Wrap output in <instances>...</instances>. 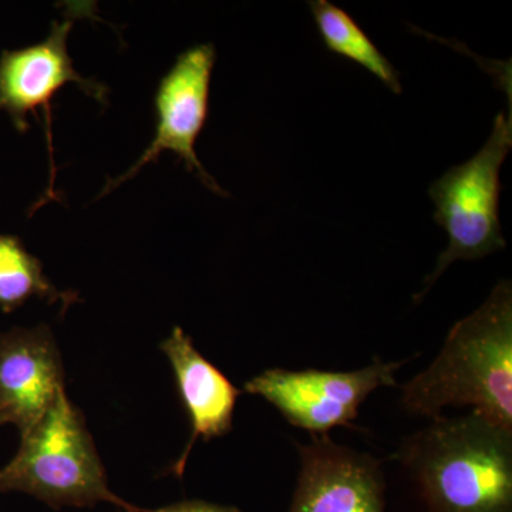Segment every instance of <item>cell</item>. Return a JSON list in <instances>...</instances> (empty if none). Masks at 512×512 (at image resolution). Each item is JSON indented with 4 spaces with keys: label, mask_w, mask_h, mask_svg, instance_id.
I'll return each mask as SVG.
<instances>
[{
    "label": "cell",
    "mask_w": 512,
    "mask_h": 512,
    "mask_svg": "<svg viewBox=\"0 0 512 512\" xmlns=\"http://www.w3.org/2000/svg\"><path fill=\"white\" fill-rule=\"evenodd\" d=\"M407 412L431 420L446 407L512 431V285L501 281L476 312L448 333L433 363L402 387Z\"/></svg>",
    "instance_id": "1"
},
{
    "label": "cell",
    "mask_w": 512,
    "mask_h": 512,
    "mask_svg": "<svg viewBox=\"0 0 512 512\" xmlns=\"http://www.w3.org/2000/svg\"><path fill=\"white\" fill-rule=\"evenodd\" d=\"M394 460L419 484L427 512H512V431L480 414L433 420Z\"/></svg>",
    "instance_id": "2"
},
{
    "label": "cell",
    "mask_w": 512,
    "mask_h": 512,
    "mask_svg": "<svg viewBox=\"0 0 512 512\" xmlns=\"http://www.w3.org/2000/svg\"><path fill=\"white\" fill-rule=\"evenodd\" d=\"M20 491L53 508L111 503L137 512L113 493L82 413L59 393L42 419L22 436L18 454L0 470V493Z\"/></svg>",
    "instance_id": "3"
},
{
    "label": "cell",
    "mask_w": 512,
    "mask_h": 512,
    "mask_svg": "<svg viewBox=\"0 0 512 512\" xmlns=\"http://www.w3.org/2000/svg\"><path fill=\"white\" fill-rule=\"evenodd\" d=\"M511 147L510 109L508 116L501 111L495 117L491 136L476 156L450 168L431 184L429 195L436 205L433 218L437 225L446 229L448 245L414 301L420 302L454 262L476 261L507 247L498 204L503 188L500 170Z\"/></svg>",
    "instance_id": "4"
},
{
    "label": "cell",
    "mask_w": 512,
    "mask_h": 512,
    "mask_svg": "<svg viewBox=\"0 0 512 512\" xmlns=\"http://www.w3.org/2000/svg\"><path fill=\"white\" fill-rule=\"evenodd\" d=\"M80 18L76 6H69L62 20H53L52 29L43 42L18 50H3L0 55V110L8 113L19 133L29 130V114L39 119L37 110H43L47 151L50 160V183L37 208L60 201L55 190L56 163L52 133V101L67 83H74L87 96L106 106L107 87L96 80L86 79L73 66L67 52V39L76 19Z\"/></svg>",
    "instance_id": "5"
},
{
    "label": "cell",
    "mask_w": 512,
    "mask_h": 512,
    "mask_svg": "<svg viewBox=\"0 0 512 512\" xmlns=\"http://www.w3.org/2000/svg\"><path fill=\"white\" fill-rule=\"evenodd\" d=\"M407 360L382 362L352 372L268 369L245 383L244 390L272 404L292 426L328 436L336 427H352L360 407L380 387L396 386Z\"/></svg>",
    "instance_id": "6"
},
{
    "label": "cell",
    "mask_w": 512,
    "mask_h": 512,
    "mask_svg": "<svg viewBox=\"0 0 512 512\" xmlns=\"http://www.w3.org/2000/svg\"><path fill=\"white\" fill-rule=\"evenodd\" d=\"M215 47L212 43L185 50L175 60L170 72L158 84L156 93V136L138 161L126 173L109 180L100 197L117 190L136 177L148 163H156L164 151L177 154L190 173L197 175L208 190L229 197L217 181L205 170L195 153V143L208 119L210 87L214 69Z\"/></svg>",
    "instance_id": "7"
},
{
    "label": "cell",
    "mask_w": 512,
    "mask_h": 512,
    "mask_svg": "<svg viewBox=\"0 0 512 512\" xmlns=\"http://www.w3.org/2000/svg\"><path fill=\"white\" fill-rule=\"evenodd\" d=\"M298 448L301 471L289 512H386L377 458L340 446L329 434Z\"/></svg>",
    "instance_id": "8"
},
{
    "label": "cell",
    "mask_w": 512,
    "mask_h": 512,
    "mask_svg": "<svg viewBox=\"0 0 512 512\" xmlns=\"http://www.w3.org/2000/svg\"><path fill=\"white\" fill-rule=\"evenodd\" d=\"M64 390L62 356L47 326L0 333V423L28 433Z\"/></svg>",
    "instance_id": "9"
},
{
    "label": "cell",
    "mask_w": 512,
    "mask_h": 512,
    "mask_svg": "<svg viewBox=\"0 0 512 512\" xmlns=\"http://www.w3.org/2000/svg\"><path fill=\"white\" fill-rule=\"evenodd\" d=\"M161 350L173 366L178 390L191 420L190 440L173 468L175 476L181 477L198 439L210 441L232 430L235 406L241 392L195 349L183 329L174 328L161 345Z\"/></svg>",
    "instance_id": "10"
},
{
    "label": "cell",
    "mask_w": 512,
    "mask_h": 512,
    "mask_svg": "<svg viewBox=\"0 0 512 512\" xmlns=\"http://www.w3.org/2000/svg\"><path fill=\"white\" fill-rule=\"evenodd\" d=\"M313 19L330 53L346 57L377 77L394 94H402L400 74L355 19L328 0L309 2Z\"/></svg>",
    "instance_id": "11"
},
{
    "label": "cell",
    "mask_w": 512,
    "mask_h": 512,
    "mask_svg": "<svg viewBox=\"0 0 512 512\" xmlns=\"http://www.w3.org/2000/svg\"><path fill=\"white\" fill-rule=\"evenodd\" d=\"M32 298L60 303L63 311L77 301L74 292L59 291L39 259L26 251L19 238L0 234V311L9 313Z\"/></svg>",
    "instance_id": "12"
},
{
    "label": "cell",
    "mask_w": 512,
    "mask_h": 512,
    "mask_svg": "<svg viewBox=\"0 0 512 512\" xmlns=\"http://www.w3.org/2000/svg\"><path fill=\"white\" fill-rule=\"evenodd\" d=\"M137 512H241L235 507H224V505L205 503V501H184L160 508L156 511L138 510Z\"/></svg>",
    "instance_id": "13"
},
{
    "label": "cell",
    "mask_w": 512,
    "mask_h": 512,
    "mask_svg": "<svg viewBox=\"0 0 512 512\" xmlns=\"http://www.w3.org/2000/svg\"><path fill=\"white\" fill-rule=\"evenodd\" d=\"M0 424H2V423H0Z\"/></svg>",
    "instance_id": "14"
}]
</instances>
